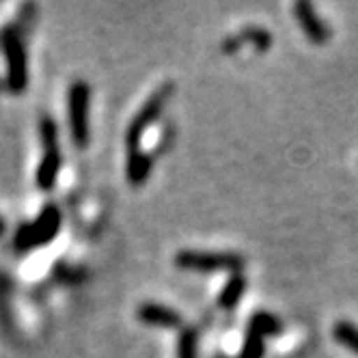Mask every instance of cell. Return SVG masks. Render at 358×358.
Instances as JSON below:
<instances>
[{"mask_svg": "<svg viewBox=\"0 0 358 358\" xmlns=\"http://www.w3.org/2000/svg\"><path fill=\"white\" fill-rule=\"evenodd\" d=\"M91 87L85 80H73L67 91V123L76 147H89L91 143Z\"/></svg>", "mask_w": 358, "mask_h": 358, "instance_id": "cell-1", "label": "cell"}, {"mask_svg": "<svg viewBox=\"0 0 358 358\" xmlns=\"http://www.w3.org/2000/svg\"><path fill=\"white\" fill-rule=\"evenodd\" d=\"M63 224L61 210L57 206H45L43 212L29 224H24L20 231L15 234V248L27 252L33 248H41L45 244L52 242Z\"/></svg>", "mask_w": 358, "mask_h": 358, "instance_id": "cell-2", "label": "cell"}, {"mask_svg": "<svg viewBox=\"0 0 358 358\" xmlns=\"http://www.w3.org/2000/svg\"><path fill=\"white\" fill-rule=\"evenodd\" d=\"M39 130H41V143H43V158L39 162L35 182L39 190L50 192L57 184L59 173H61V162H63L61 145H59V127L50 117H43Z\"/></svg>", "mask_w": 358, "mask_h": 358, "instance_id": "cell-3", "label": "cell"}, {"mask_svg": "<svg viewBox=\"0 0 358 358\" xmlns=\"http://www.w3.org/2000/svg\"><path fill=\"white\" fill-rule=\"evenodd\" d=\"M173 91H175V87L171 83L158 87L156 91L151 93V97L143 104V108L134 115V119L130 121V125H127V130H125V147H127V151L141 149L143 134L147 132L149 125H153V121L160 119V115L164 113V106H166V101L171 99Z\"/></svg>", "mask_w": 358, "mask_h": 358, "instance_id": "cell-4", "label": "cell"}, {"mask_svg": "<svg viewBox=\"0 0 358 358\" xmlns=\"http://www.w3.org/2000/svg\"><path fill=\"white\" fill-rule=\"evenodd\" d=\"M0 43H3L7 59V87L11 93L22 95L29 87V61L22 37L17 31L7 29L5 33H0Z\"/></svg>", "mask_w": 358, "mask_h": 358, "instance_id": "cell-5", "label": "cell"}, {"mask_svg": "<svg viewBox=\"0 0 358 358\" xmlns=\"http://www.w3.org/2000/svg\"><path fill=\"white\" fill-rule=\"evenodd\" d=\"M175 266L182 270L196 272H216L227 270L238 274L244 266V259L238 252H218V250H182L175 255Z\"/></svg>", "mask_w": 358, "mask_h": 358, "instance_id": "cell-6", "label": "cell"}, {"mask_svg": "<svg viewBox=\"0 0 358 358\" xmlns=\"http://www.w3.org/2000/svg\"><path fill=\"white\" fill-rule=\"evenodd\" d=\"M294 13H296V20L300 24V29L304 31L306 39L315 45H324L328 39H330V29L324 24V20L320 17L317 9L306 3V0H300L294 7Z\"/></svg>", "mask_w": 358, "mask_h": 358, "instance_id": "cell-7", "label": "cell"}, {"mask_svg": "<svg viewBox=\"0 0 358 358\" xmlns=\"http://www.w3.org/2000/svg\"><path fill=\"white\" fill-rule=\"evenodd\" d=\"M136 317L147 324V326H156V328H169V330H175L184 324L182 315H179L175 309L171 306H164V304H158V302H145L136 309Z\"/></svg>", "mask_w": 358, "mask_h": 358, "instance_id": "cell-8", "label": "cell"}, {"mask_svg": "<svg viewBox=\"0 0 358 358\" xmlns=\"http://www.w3.org/2000/svg\"><path fill=\"white\" fill-rule=\"evenodd\" d=\"M153 169V160L149 153H145L143 149H134L127 151V160H125V175L127 182L132 186H143Z\"/></svg>", "mask_w": 358, "mask_h": 358, "instance_id": "cell-9", "label": "cell"}, {"mask_svg": "<svg viewBox=\"0 0 358 358\" xmlns=\"http://www.w3.org/2000/svg\"><path fill=\"white\" fill-rule=\"evenodd\" d=\"M246 292V276L244 274H231V278L227 280L220 296H218V304L222 309H234V306L242 300Z\"/></svg>", "mask_w": 358, "mask_h": 358, "instance_id": "cell-10", "label": "cell"}, {"mask_svg": "<svg viewBox=\"0 0 358 358\" xmlns=\"http://www.w3.org/2000/svg\"><path fill=\"white\" fill-rule=\"evenodd\" d=\"M248 330H255L259 332L262 337H274V335H280L283 332V324H280V320L268 311H257L250 322H248Z\"/></svg>", "mask_w": 358, "mask_h": 358, "instance_id": "cell-11", "label": "cell"}, {"mask_svg": "<svg viewBox=\"0 0 358 358\" xmlns=\"http://www.w3.org/2000/svg\"><path fill=\"white\" fill-rule=\"evenodd\" d=\"M332 337H335L343 348H348L350 352H354L358 356V326L348 322V320H341L335 324L332 328Z\"/></svg>", "mask_w": 358, "mask_h": 358, "instance_id": "cell-12", "label": "cell"}, {"mask_svg": "<svg viewBox=\"0 0 358 358\" xmlns=\"http://www.w3.org/2000/svg\"><path fill=\"white\" fill-rule=\"evenodd\" d=\"M177 358H199V335L194 328H184L177 343Z\"/></svg>", "mask_w": 358, "mask_h": 358, "instance_id": "cell-13", "label": "cell"}, {"mask_svg": "<svg viewBox=\"0 0 358 358\" xmlns=\"http://www.w3.org/2000/svg\"><path fill=\"white\" fill-rule=\"evenodd\" d=\"M264 354H266V337H262L255 330H246L240 358H264Z\"/></svg>", "mask_w": 358, "mask_h": 358, "instance_id": "cell-14", "label": "cell"}, {"mask_svg": "<svg viewBox=\"0 0 358 358\" xmlns=\"http://www.w3.org/2000/svg\"><path fill=\"white\" fill-rule=\"evenodd\" d=\"M236 41H238V45H240L242 41H250V43H252L255 48H257V50H262V52H266V50L272 45V35H270L266 29L250 27V29L242 31V33L236 37Z\"/></svg>", "mask_w": 358, "mask_h": 358, "instance_id": "cell-15", "label": "cell"}, {"mask_svg": "<svg viewBox=\"0 0 358 358\" xmlns=\"http://www.w3.org/2000/svg\"><path fill=\"white\" fill-rule=\"evenodd\" d=\"M3 234H5V220L0 218V236H3Z\"/></svg>", "mask_w": 358, "mask_h": 358, "instance_id": "cell-16", "label": "cell"}]
</instances>
